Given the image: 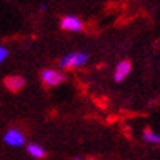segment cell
I'll return each mask as SVG.
<instances>
[{
	"label": "cell",
	"instance_id": "10",
	"mask_svg": "<svg viewBox=\"0 0 160 160\" xmlns=\"http://www.w3.org/2000/svg\"><path fill=\"white\" fill-rule=\"evenodd\" d=\"M75 160H82V159L81 157H75Z\"/></svg>",
	"mask_w": 160,
	"mask_h": 160
},
{
	"label": "cell",
	"instance_id": "8",
	"mask_svg": "<svg viewBox=\"0 0 160 160\" xmlns=\"http://www.w3.org/2000/svg\"><path fill=\"white\" fill-rule=\"evenodd\" d=\"M144 140L148 141V142H153V144H159L160 142V137L156 134V132H153L151 129H146L144 131Z\"/></svg>",
	"mask_w": 160,
	"mask_h": 160
},
{
	"label": "cell",
	"instance_id": "4",
	"mask_svg": "<svg viewBox=\"0 0 160 160\" xmlns=\"http://www.w3.org/2000/svg\"><path fill=\"white\" fill-rule=\"evenodd\" d=\"M60 27L66 31H72V32H78L81 31L84 27V24L78 19L77 16H65L62 21H60Z\"/></svg>",
	"mask_w": 160,
	"mask_h": 160
},
{
	"label": "cell",
	"instance_id": "1",
	"mask_svg": "<svg viewBox=\"0 0 160 160\" xmlns=\"http://www.w3.org/2000/svg\"><path fill=\"white\" fill-rule=\"evenodd\" d=\"M88 60L87 53H71L60 60V68L71 69V68H79Z\"/></svg>",
	"mask_w": 160,
	"mask_h": 160
},
{
	"label": "cell",
	"instance_id": "2",
	"mask_svg": "<svg viewBox=\"0 0 160 160\" xmlns=\"http://www.w3.org/2000/svg\"><path fill=\"white\" fill-rule=\"evenodd\" d=\"M41 79L46 85L54 87V85H59L60 82L65 81V75L60 73L59 71H54V69H46L41 73Z\"/></svg>",
	"mask_w": 160,
	"mask_h": 160
},
{
	"label": "cell",
	"instance_id": "9",
	"mask_svg": "<svg viewBox=\"0 0 160 160\" xmlns=\"http://www.w3.org/2000/svg\"><path fill=\"white\" fill-rule=\"evenodd\" d=\"M8 56H9V50L6 47H3V46H0V65L8 59Z\"/></svg>",
	"mask_w": 160,
	"mask_h": 160
},
{
	"label": "cell",
	"instance_id": "5",
	"mask_svg": "<svg viewBox=\"0 0 160 160\" xmlns=\"http://www.w3.org/2000/svg\"><path fill=\"white\" fill-rule=\"evenodd\" d=\"M131 69H132V65L129 60H122V62H119L116 66V71H115V81H116V82H122V81L129 75Z\"/></svg>",
	"mask_w": 160,
	"mask_h": 160
},
{
	"label": "cell",
	"instance_id": "6",
	"mask_svg": "<svg viewBox=\"0 0 160 160\" xmlns=\"http://www.w3.org/2000/svg\"><path fill=\"white\" fill-rule=\"evenodd\" d=\"M24 84H25L24 78H22V77H15V75H13V77L6 78V81H5L6 88H8V90H10V91H13V92L19 91L21 88L24 87Z\"/></svg>",
	"mask_w": 160,
	"mask_h": 160
},
{
	"label": "cell",
	"instance_id": "3",
	"mask_svg": "<svg viewBox=\"0 0 160 160\" xmlns=\"http://www.w3.org/2000/svg\"><path fill=\"white\" fill-rule=\"evenodd\" d=\"M5 142L10 147H21L24 146L25 137L18 129H10V131H8L5 134Z\"/></svg>",
	"mask_w": 160,
	"mask_h": 160
},
{
	"label": "cell",
	"instance_id": "7",
	"mask_svg": "<svg viewBox=\"0 0 160 160\" xmlns=\"http://www.w3.org/2000/svg\"><path fill=\"white\" fill-rule=\"evenodd\" d=\"M28 153L35 159H41L46 156V151H44L43 147H40L38 144H29L28 146Z\"/></svg>",
	"mask_w": 160,
	"mask_h": 160
}]
</instances>
